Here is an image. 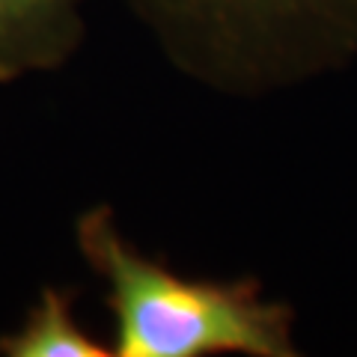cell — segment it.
Segmentation results:
<instances>
[{
  "label": "cell",
  "mask_w": 357,
  "mask_h": 357,
  "mask_svg": "<svg viewBox=\"0 0 357 357\" xmlns=\"http://www.w3.org/2000/svg\"><path fill=\"white\" fill-rule=\"evenodd\" d=\"M75 244L102 277L114 312V357H292L295 319L256 280H191L143 253L116 211L93 206L75 220Z\"/></svg>",
  "instance_id": "cell-1"
},
{
  "label": "cell",
  "mask_w": 357,
  "mask_h": 357,
  "mask_svg": "<svg viewBox=\"0 0 357 357\" xmlns=\"http://www.w3.org/2000/svg\"><path fill=\"white\" fill-rule=\"evenodd\" d=\"M167 60L227 93H259L357 48V0H128Z\"/></svg>",
  "instance_id": "cell-2"
},
{
  "label": "cell",
  "mask_w": 357,
  "mask_h": 357,
  "mask_svg": "<svg viewBox=\"0 0 357 357\" xmlns=\"http://www.w3.org/2000/svg\"><path fill=\"white\" fill-rule=\"evenodd\" d=\"M86 0H0V84L63 69L81 48Z\"/></svg>",
  "instance_id": "cell-3"
},
{
  "label": "cell",
  "mask_w": 357,
  "mask_h": 357,
  "mask_svg": "<svg viewBox=\"0 0 357 357\" xmlns=\"http://www.w3.org/2000/svg\"><path fill=\"white\" fill-rule=\"evenodd\" d=\"M3 357H110L105 342L77 325L75 298L63 289L45 286L24 321L0 337Z\"/></svg>",
  "instance_id": "cell-4"
}]
</instances>
